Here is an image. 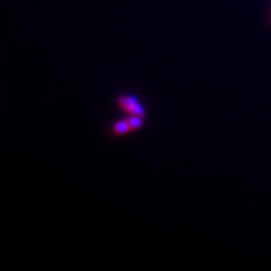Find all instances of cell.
Here are the masks:
<instances>
[{"mask_svg":"<svg viewBox=\"0 0 271 271\" xmlns=\"http://www.w3.org/2000/svg\"><path fill=\"white\" fill-rule=\"evenodd\" d=\"M118 105L122 111L130 115H140V117L146 115V110L139 103L138 98L136 96H131V95L120 96L118 98Z\"/></svg>","mask_w":271,"mask_h":271,"instance_id":"6da1fadb","label":"cell"},{"mask_svg":"<svg viewBox=\"0 0 271 271\" xmlns=\"http://www.w3.org/2000/svg\"><path fill=\"white\" fill-rule=\"evenodd\" d=\"M111 131L114 136H123L131 131V129H130V125L127 122V120H121V121H118L112 124Z\"/></svg>","mask_w":271,"mask_h":271,"instance_id":"7a4b0ae2","label":"cell"},{"mask_svg":"<svg viewBox=\"0 0 271 271\" xmlns=\"http://www.w3.org/2000/svg\"><path fill=\"white\" fill-rule=\"evenodd\" d=\"M125 120H127L131 130H138L142 128L144 124V117H140V115H130V117Z\"/></svg>","mask_w":271,"mask_h":271,"instance_id":"3957f363","label":"cell"}]
</instances>
